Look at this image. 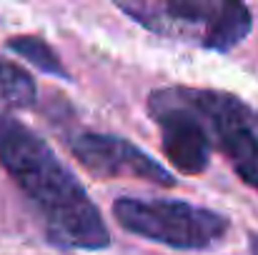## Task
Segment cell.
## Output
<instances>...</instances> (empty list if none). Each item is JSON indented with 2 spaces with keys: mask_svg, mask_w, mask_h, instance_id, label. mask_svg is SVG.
Instances as JSON below:
<instances>
[{
  "mask_svg": "<svg viewBox=\"0 0 258 255\" xmlns=\"http://www.w3.org/2000/svg\"><path fill=\"white\" fill-rule=\"evenodd\" d=\"M0 168L30 198L45 238L58 248L103 250L110 233L81 180L23 120L0 113Z\"/></svg>",
  "mask_w": 258,
  "mask_h": 255,
  "instance_id": "cell-1",
  "label": "cell"
},
{
  "mask_svg": "<svg viewBox=\"0 0 258 255\" xmlns=\"http://www.w3.org/2000/svg\"><path fill=\"white\" fill-rule=\"evenodd\" d=\"M141 28L213 53L241 45L253 15L243 0H113Z\"/></svg>",
  "mask_w": 258,
  "mask_h": 255,
  "instance_id": "cell-2",
  "label": "cell"
},
{
  "mask_svg": "<svg viewBox=\"0 0 258 255\" xmlns=\"http://www.w3.org/2000/svg\"><path fill=\"white\" fill-rule=\"evenodd\" d=\"M113 218L128 233L175 250H208L231 228L228 218L211 208L163 198H118Z\"/></svg>",
  "mask_w": 258,
  "mask_h": 255,
  "instance_id": "cell-3",
  "label": "cell"
},
{
  "mask_svg": "<svg viewBox=\"0 0 258 255\" xmlns=\"http://www.w3.org/2000/svg\"><path fill=\"white\" fill-rule=\"evenodd\" d=\"M211 145L226 155L236 175L258 190V118L236 95L211 88H185Z\"/></svg>",
  "mask_w": 258,
  "mask_h": 255,
  "instance_id": "cell-4",
  "label": "cell"
},
{
  "mask_svg": "<svg viewBox=\"0 0 258 255\" xmlns=\"http://www.w3.org/2000/svg\"><path fill=\"white\" fill-rule=\"evenodd\" d=\"M148 115L161 130V145L166 158L183 175H201L211 163V140L206 128L185 98L183 85L158 88L148 95Z\"/></svg>",
  "mask_w": 258,
  "mask_h": 255,
  "instance_id": "cell-5",
  "label": "cell"
},
{
  "mask_svg": "<svg viewBox=\"0 0 258 255\" xmlns=\"http://www.w3.org/2000/svg\"><path fill=\"white\" fill-rule=\"evenodd\" d=\"M71 153L83 168L103 180L136 178L153 185L173 188L175 178L156 158L143 153L138 145L110 133H78L71 140Z\"/></svg>",
  "mask_w": 258,
  "mask_h": 255,
  "instance_id": "cell-6",
  "label": "cell"
},
{
  "mask_svg": "<svg viewBox=\"0 0 258 255\" xmlns=\"http://www.w3.org/2000/svg\"><path fill=\"white\" fill-rule=\"evenodd\" d=\"M5 48L20 58H25L30 65H35L38 70H43L45 75L60 78V80H73V75L68 73V68L63 65L60 55L53 50V45L38 35H15L10 40H5Z\"/></svg>",
  "mask_w": 258,
  "mask_h": 255,
  "instance_id": "cell-7",
  "label": "cell"
},
{
  "mask_svg": "<svg viewBox=\"0 0 258 255\" xmlns=\"http://www.w3.org/2000/svg\"><path fill=\"white\" fill-rule=\"evenodd\" d=\"M35 98H38L35 80L15 63H8L0 58V108L3 110L33 108Z\"/></svg>",
  "mask_w": 258,
  "mask_h": 255,
  "instance_id": "cell-8",
  "label": "cell"
},
{
  "mask_svg": "<svg viewBox=\"0 0 258 255\" xmlns=\"http://www.w3.org/2000/svg\"><path fill=\"white\" fill-rule=\"evenodd\" d=\"M251 255H258V238H251Z\"/></svg>",
  "mask_w": 258,
  "mask_h": 255,
  "instance_id": "cell-9",
  "label": "cell"
}]
</instances>
